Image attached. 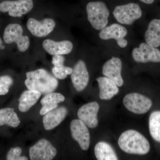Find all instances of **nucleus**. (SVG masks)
<instances>
[{
	"label": "nucleus",
	"instance_id": "obj_19",
	"mask_svg": "<svg viewBox=\"0 0 160 160\" xmlns=\"http://www.w3.org/2000/svg\"><path fill=\"white\" fill-rule=\"evenodd\" d=\"M39 92L29 90L23 92L20 96L18 108L20 111L24 112L28 111L37 102L41 96Z\"/></svg>",
	"mask_w": 160,
	"mask_h": 160
},
{
	"label": "nucleus",
	"instance_id": "obj_1",
	"mask_svg": "<svg viewBox=\"0 0 160 160\" xmlns=\"http://www.w3.org/2000/svg\"><path fill=\"white\" fill-rule=\"evenodd\" d=\"M26 76L25 84L27 89L39 92L42 94L53 92L58 85V80L44 69L28 72Z\"/></svg>",
	"mask_w": 160,
	"mask_h": 160
},
{
	"label": "nucleus",
	"instance_id": "obj_30",
	"mask_svg": "<svg viewBox=\"0 0 160 160\" xmlns=\"http://www.w3.org/2000/svg\"><path fill=\"white\" fill-rule=\"evenodd\" d=\"M141 2L147 4H151L154 2V0H140Z\"/></svg>",
	"mask_w": 160,
	"mask_h": 160
},
{
	"label": "nucleus",
	"instance_id": "obj_17",
	"mask_svg": "<svg viewBox=\"0 0 160 160\" xmlns=\"http://www.w3.org/2000/svg\"><path fill=\"white\" fill-rule=\"evenodd\" d=\"M43 48L45 51L51 55L69 54L73 49V44L70 41L65 40L61 42H55L51 39L43 41Z\"/></svg>",
	"mask_w": 160,
	"mask_h": 160
},
{
	"label": "nucleus",
	"instance_id": "obj_10",
	"mask_svg": "<svg viewBox=\"0 0 160 160\" xmlns=\"http://www.w3.org/2000/svg\"><path fill=\"white\" fill-rule=\"evenodd\" d=\"M71 135L73 139L78 142L81 149L84 151L89 149L90 144V137L87 126L80 119H74L70 125Z\"/></svg>",
	"mask_w": 160,
	"mask_h": 160
},
{
	"label": "nucleus",
	"instance_id": "obj_5",
	"mask_svg": "<svg viewBox=\"0 0 160 160\" xmlns=\"http://www.w3.org/2000/svg\"><path fill=\"white\" fill-rule=\"evenodd\" d=\"M112 13L119 23L126 25H132L142 16V11L139 6L133 3L117 6Z\"/></svg>",
	"mask_w": 160,
	"mask_h": 160
},
{
	"label": "nucleus",
	"instance_id": "obj_26",
	"mask_svg": "<svg viewBox=\"0 0 160 160\" xmlns=\"http://www.w3.org/2000/svg\"><path fill=\"white\" fill-rule=\"evenodd\" d=\"M13 82V80L9 76L0 77V95L7 94Z\"/></svg>",
	"mask_w": 160,
	"mask_h": 160
},
{
	"label": "nucleus",
	"instance_id": "obj_12",
	"mask_svg": "<svg viewBox=\"0 0 160 160\" xmlns=\"http://www.w3.org/2000/svg\"><path fill=\"white\" fill-rule=\"evenodd\" d=\"M128 31L124 26L119 24H113L106 26L99 33L100 38L104 40L114 39L118 45L121 48H125L127 46L128 42L124 38L127 35Z\"/></svg>",
	"mask_w": 160,
	"mask_h": 160
},
{
	"label": "nucleus",
	"instance_id": "obj_18",
	"mask_svg": "<svg viewBox=\"0 0 160 160\" xmlns=\"http://www.w3.org/2000/svg\"><path fill=\"white\" fill-rule=\"evenodd\" d=\"M99 88V97L102 100L111 99L119 92L118 86L114 81L106 77L97 78Z\"/></svg>",
	"mask_w": 160,
	"mask_h": 160
},
{
	"label": "nucleus",
	"instance_id": "obj_13",
	"mask_svg": "<svg viewBox=\"0 0 160 160\" xmlns=\"http://www.w3.org/2000/svg\"><path fill=\"white\" fill-rule=\"evenodd\" d=\"M56 23L51 18H45L39 21L30 18L27 23L28 30L32 35L38 38H43L48 35L53 31Z\"/></svg>",
	"mask_w": 160,
	"mask_h": 160
},
{
	"label": "nucleus",
	"instance_id": "obj_2",
	"mask_svg": "<svg viewBox=\"0 0 160 160\" xmlns=\"http://www.w3.org/2000/svg\"><path fill=\"white\" fill-rule=\"evenodd\" d=\"M120 149L130 154L142 155L150 150V144L142 134L136 130H126L120 135L118 141Z\"/></svg>",
	"mask_w": 160,
	"mask_h": 160
},
{
	"label": "nucleus",
	"instance_id": "obj_3",
	"mask_svg": "<svg viewBox=\"0 0 160 160\" xmlns=\"http://www.w3.org/2000/svg\"><path fill=\"white\" fill-rule=\"evenodd\" d=\"M86 12L88 21L94 29L101 30L107 26L109 11L105 3L90 2L86 6Z\"/></svg>",
	"mask_w": 160,
	"mask_h": 160
},
{
	"label": "nucleus",
	"instance_id": "obj_15",
	"mask_svg": "<svg viewBox=\"0 0 160 160\" xmlns=\"http://www.w3.org/2000/svg\"><path fill=\"white\" fill-rule=\"evenodd\" d=\"M122 62L118 58L112 57L104 64L102 67V73L116 83L118 87L122 86L124 81L121 75Z\"/></svg>",
	"mask_w": 160,
	"mask_h": 160
},
{
	"label": "nucleus",
	"instance_id": "obj_22",
	"mask_svg": "<svg viewBox=\"0 0 160 160\" xmlns=\"http://www.w3.org/2000/svg\"><path fill=\"white\" fill-rule=\"evenodd\" d=\"M20 124L17 114L14 108H6L0 109V126L6 125L16 128Z\"/></svg>",
	"mask_w": 160,
	"mask_h": 160
},
{
	"label": "nucleus",
	"instance_id": "obj_24",
	"mask_svg": "<svg viewBox=\"0 0 160 160\" xmlns=\"http://www.w3.org/2000/svg\"><path fill=\"white\" fill-rule=\"evenodd\" d=\"M65 100V97L61 93L52 92L49 94L46 95V96L41 100V103L42 106H57L58 103L62 102Z\"/></svg>",
	"mask_w": 160,
	"mask_h": 160
},
{
	"label": "nucleus",
	"instance_id": "obj_28",
	"mask_svg": "<svg viewBox=\"0 0 160 160\" xmlns=\"http://www.w3.org/2000/svg\"><path fill=\"white\" fill-rule=\"evenodd\" d=\"M65 58L63 55H54L52 58V63L54 66H60L64 65Z\"/></svg>",
	"mask_w": 160,
	"mask_h": 160
},
{
	"label": "nucleus",
	"instance_id": "obj_27",
	"mask_svg": "<svg viewBox=\"0 0 160 160\" xmlns=\"http://www.w3.org/2000/svg\"><path fill=\"white\" fill-rule=\"evenodd\" d=\"M22 149L20 147L12 148L7 153L6 159L8 160H28L26 156L21 157Z\"/></svg>",
	"mask_w": 160,
	"mask_h": 160
},
{
	"label": "nucleus",
	"instance_id": "obj_8",
	"mask_svg": "<svg viewBox=\"0 0 160 160\" xmlns=\"http://www.w3.org/2000/svg\"><path fill=\"white\" fill-rule=\"evenodd\" d=\"M33 7L32 0L6 1L0 3V11L8 12L12 17H21L31 11Z\"/></svg>",
	"mask_w": 160,
	"mask_h": 160
},
{
	"label": "nucleus",
	"instance_id": "obj_11",
	"mask_svg": "<svg viewBox=\"0 0 160 160\" xmlns=\"http://www.w3.org/2000/svg\"><path fill=\"white\" fill-rule=\"evenodd\" d=\"M99 110V105L97 102L87 103L80 107L78 110V118L87 127L94 129L98 124V114Z\"/></svg>",
	"mask_w": 160,
	"mask_h": 160
},
{
	"label": "nucleus",
	"instance_id": "obj_4",
	"mask_svg": "<svg viewBox=\"0 0 160 160\" xmlns=\"http://www.w3.org/2000/svg\"><path fill=\"white\" fill-rule=\"evenodd\" d=\"M23 33L22 27L19 24H9L4 30V42L8 44L15 43L18 50L24 52L29 49L30 41L28 36L23 35Z\"/></svg>",
	"mask_w": 160,
	"mask_h": 160
},
{
	"label": "nucleus",
	"instance_id": "obj_21",
	"mask_svg": "<svg viewBox=\"0 0 160 160\" xmlns=\"http://www.w3.org/2000/svg\"><path fill=\"white\" fill-rule=\"evenodd\" d=\"M94 153L98 160H118L114 149L106 142H98L95 146Z\"/></svg>",
	"mask_w": 160,
	"mask_h": 160
},
{
	"label": "nucleus",
	"instance_id": "obj_16",
	"mask_svg": "<svg viewBox=\"0 0 160 160\" xmlns=\"http://www.w3.org/2000/svg\"><path fill=\"white\" fill-rule=\"evenodd\" d=\"M68 113L67 108L64 106L57 107L44 115L43 124L46 130L54 129L66 118Z\"/></svg>",
	"mask_w": 160,
	"mask_h": 160
},
{
	"label": "nucleus",
	"instance_id": "obj_6",
	"mask_svg": "<svg viewBox=\"0 0 160 160\" xmlns=\"http://www.w3.org/2000/svg\"><path fill=\"white\" fill-rule=\"evenodd\" d=\"M123 103L129 111L137 114L146 113L152 106V102L149 98L137 92L126 95Z\"/></svg>",
	"mask_w": 160,
	"mask_h": 160
},
{
	"label": "nucleus",
	"instance_id": "obj_9",
	"mask_svg": "<svg viewBox=\"0 0 160 160\" xmlns=\"http://www.w3.org/2000/svg\"><path fill=\"white\" fill-rule=\"evenodd\" d=\"M132 58L138 63L160 62V50L147 43H142L132 50Z\"/></svg>",
	"mask_w": 160,
	"mask_h": 160
},
{
	"label": "nucleus",
	"instance_id": "obj_14",
	"mask_svg": "<svg viewBox=\"0 0 160 160\" xmlns=\"http://www.w3.org/2000/svg\"><path fill=\"white\" fill-rule=\"evenodd\" d=\"M72 85L78 92L83 91L88 86L89 80V72L85 62L79 60L75 65L71 74Z\"/></svg>",
	"mask_w": 160,
	"mask_h": 160
},
{
	"label": "nucleus",
	"instance_id": "obj_29",
	"mask_svg": "<svg viewBox=\"0 0 160 160\" xmlns=\"http://www.w3.org/2000/svg\"><path fill=\"white\" fill-rule=\"evenodd\" d=\"M58 105L57 106H51V105H44L42 106V109L40 111V114L41 115H44L47 112L51 111L52 110L55 109V108H57Z\"/></svg>",
	"mask_w": 160,
	"mask_h": 160
},
{
	"label": "nucleus",
	"instance_id": "obj_25",
	"mask_svg": "<svg viewBox=\"0 0 160 160\" xmlns=\"http://www.w3.org/2000/svg\"><path fill=\"white\" fill-rule=\"evenodd\" d=\"M72 72V69L64 65L54 66L52 69V72L54 76L60 80L66 78L68 75L71 74Z\"/></svg>",
	"mask_w": 160,
	"mask_h": 160
},
{
	"label": "nucleus",
	"instance_id": "obj_20",
	"mask_svg": "<svg viewBox=\"0 0 160 160\" xmlns=\"http://www.w3.org/2000/svg\"><path fill=\"white\" fill-rule=\"evenodd\" d=\"M146 43L153 47L160 46V19H155L149 23L145 35Z\"/></svg>",
	"mask_w": 160,
	"mask_h": 160
},
{
	"label": "nucleus",
	"instance_id": "obj_7",
	"mask_svg": "<svg viewBox=\"0 0 160 160\" xmlns=\"http://www.w3.org/2000/svg\"><path fill=\"white\" fill-rule=\"evenodd\" d=\"M57 154V149L45 139L38 141L29 150V157L32 160H51Z\"/></svg>",
	"mask_w": 160,
	"mask_h": 160
},
{
	"label": "nucleus",
	"instance_id": "obj_23",
	"mask_svg": "<svg viewBox=\"0 0 160 160\" xmlns=\"http://www.w3.org/2000/svg\"><path fill=\"white\" fill-rule=\"evenodd\" d=\"M149 130L152 138L160 143V111L152 112L149 116Z\"/></svg>",
	"mask_w": 160,
	"mask_h": 160
},
{
	"label": "nucleus",
	"instance_id": "obj_31",
	"mask_svg": "<svg viewBox=\"0 0 160 160\" xmlns=\"http://www.w3.org/2000/svg\"><path fill=\"white\" fill-rule=\"evenodd\" d=\"M2 40L0 38V48H1V46H2Z\"/></svg>",
	"mask_w": 160,
	"mask_h": 160
}]
</instances>
